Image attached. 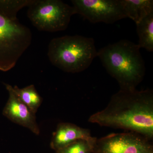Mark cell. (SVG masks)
Returning <instances> with one entry per match:
<instances>
[{
  "label": "cell",
  "instance_id": "5b68a950",
  "mask_svg": "<svg viewBox=\"0 0 153 153\" xmlns=\"http://www.w3.org/2000/svg\"><path fill=\"white\" fill-rule=\"evenodd\" d=\"M28 7L27 16L33 26L51 33L66 30L76 14L72 6L60 0H33Z\"/></svg>",
  "mask_w": 153,
  "mask_h": 153
},
{
  "label": "cell",
  "instance_id": "4fadbf2b",
  "mask_svg": "<svg viewBox=\"0 0 153 153\" xmlns=\"http://www.w3.org/2000/svg\"><path fill=\"white\" fill-rule=\"evenodd\" d=\"M95 137L91 140H79L62 149L55 151V153H93L92 143Z\"/></svg>",
  "mask_w": 153,
  "mask_h": 153
},
{
  "label": "cell",
  "instance_id": "9c48e42d",
  "mask_svg": "<svg viewBox=\"0 0 153 153\" xmlns=\"http://www.w3.org/2000/svg\"><path fill=\"white\" fill-rule=\"evenodd\" d=\"M93 138L88 129L80 127L70 123H60L53 133L50 147L52 149L56 151L77 140H91Z\"/></svg>",
  "mask_w": 153,
  "mask_h": 153
},
{
  "label": "cell",
  "instance_id": "ba28073f",
  "mask_svg": "<svg viewBox=\"0 0 153 153\" xmlns=\"http://www.w3.org/2000/svg\"><path fill=\"white\" fill-rule=\"evenodd\" d=\"M9 98L4 107L3 114L14 123L29 129L38 135L40 130L36 121V114L30 110L14 93L13 86L5 83Z\"/></svg>",
  "mask_w": 153,
  "mask_h": 153
},
{
  "label": "cell",
  "instance_id": "6da1fadb",
  "mask_svg": "<svg viewBox=\"0 0 153 153\" xmlns=\"http://www.w3.org/2000/svg\"><path fill=\"white\" fill-rule=\"evenodd\" d=\"M90 123L135 132L153 138V91L120 90L107 105L90 116Z\"/></svg>",
  "mask_w": 153,
  "mask_h": 153
},
{
  "label": "cell",
  "instance_id": "8fae6325",
  "mask_svg": "<svg viewBox=\"0 0 153 153\" xmlns=\"http://www.w3.org/2000/svg\"><path fill=\"white\" fill-rule=\"evenodd\" d=\"M137 31L139 38L140 48L147 51H153V13L136 24Z\"/></svg>",
  "mask_w": 153,
  "mask_h": 153
},
{
  "label": "cell",
  "instance_id": "52a82bcc",
  "mask_svg": "<svg viewBox=\"0 0 153 153\" xmlns=\"http://www.w3.org/2000/svg\"><path fill=\"white\" fill-rule=\"evenodd\" d=\"M75 14L93 24H113L125 19L121 0H72Z\"/></svg>",
  "mask_w": 153,
  "mask_h": 153
},
{
  "label": "cell",
  "instance_id": "7a4b0ae2",
  "mask_svg": "<svg viewBox=\"0 0 153 153\" xmlns=\"http://www.w3.org/2000/svg\"><path fill=\"white\" fill-rule=\"evenodd\" d=\"M140 49L137 44L122 40L97 51V57L120 90H134L143 79L146 67Z\"/></svg>",
  "mask_w": 153,
  "mask_h": 153
},
{
  "label": "cell",
  "instance_id": "3957f363",
  "mask_svg": "<svg viewBox=\"0 0 153 153\" xmlns=\"http://www.w3.org/2000/svg\"><path fill=\"white\" fill-rule=\"evenodd\" d=\"M47 55L55 67L65 72L76 73L89 67L97 57V51L93 38L65 36L50 41Z\"/></svg>",
  "mask_w": 153,
  "mask_h": 153
},
{
  "label": "cell",
  "instance_id": "277c9868",
  "mask_svg": "<svg viewBox=\"0 0 153 153\" xmlns=\"http://www.w3.org/2000/svg\"><path fill=\"white\" fill-rule=\"evenodd\" d=\"M32 41L29 28L0 12V71L14 68Z\"/></svg>",
  "mask_w": 153,
  "mask_h": 153
},
{
  "label": "cell",
  "instance_id": "7c38bea8",
  "mask_svg": "<svg viewBox=\"0 0 153 153\" xmlns=\"http://www.w3.org/2000/svg\"><path fill=\"white\" fill-rule=\"evenodd\" d=\"M13 91L17 97L36 114L42 103V98L36 90L33 85H28L24 88H20L16 85L13 86Z\"/></svg>",
  "mask_w": 153,
  "mask_h": 153
},
{
  "label": "cell",
  "instance_id": "30bf717a",
  "mask_svg": "<svg viewBox=\"0 0 153 153\" xmlns=\"http://www.w3.org/2000/svg\"><path fill=\"white\" fill-rule=\"evenodd\" d=\"M127 18L136 24L153 13L152 0H121Z\"/></svg>",
  "mask_w": 153,
  "mask_h": 153
},
{
  "label": "cell",
  "instance_id": "8992f818",
  "mask_svg": "<svg viewBox=\"0 0 153 153\" xmlns=\"http://www.w3.org/2000/svg\"><path fill=\"white\" fill-rule=\"evenodd\" d=\"M152 140L135 132L111 133L95 140L93 153H153Z\"/></svg>",
  "mask_w": 153,
  "mask_h": 153
}]
</instances>
